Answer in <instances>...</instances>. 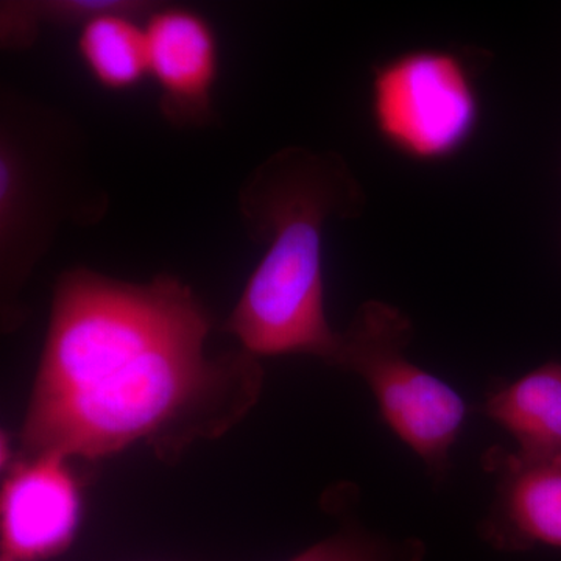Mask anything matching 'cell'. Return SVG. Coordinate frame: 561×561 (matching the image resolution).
I'll use <instances>...</instances> for the list:
<instances>
[{
    "label": "cell",
    "mask_w": 561,
    "mask_h": 561,
    "mask_svg": "<svg viewBox=\"0 0 561 561\" xmlns=\"http://www.w3.org/2000/svg\"><path fill=\"white\" fill-rule=\"evenodd\" d=\"M210 317L169 275L128 283L88 268L62 273L20 432L21 459L99 460L147 446L173 465L217 440L260 401V357L210 356Z\"/></svg>",
    "instance_id": "6da1fadb"
},
{
    "label": "cell",
    "mask_w": 561,
    "mask_h": 561,
    "mask_svg": "<svg viewBox=\"0 0 561 561\" xmlns=\"http://www.w3.org/2000/svg\"><path fill=\"white\" fill-rule=\"evenodd\" d=\"M289 561H397L393 546L365 531L342 530Z\"/></svg>",
    "instance_id": "30bf717a"
},
{
    "label": "cell",
    "mask_w": 561,
    "mask_h": 561,
    "mask_svg": "<svg viewBox=\"0 0 561 561\" xmlns=\"http://www.w3.org/2000/svg\"><path fill=\"white\" fill-rule=\"evenodd\" d=\"M411 320L382 301L357 309L331 367L354 373L370 387L383 421L440 479L449 467V449L467 416L459 393L405 356L412 341Z\"/></svg>",
    "instance_id": "3957f363"
},
{
    "label": "cell",
    "mask_w": 561,
    "mask_h": 561,
    "mask_svg": "<svg viewBox=\"0 0 561 561\" xmlns=\"http://www.w3.org/2000/svg\"><path fill=\"white\" fill-rule=\"evenodd\" d=\"M371 117L383 142L409 160L456 157L481 121L470 66L438 49L409 50L383 61L373 72Z\"/></svg>",
    "instance_id": "277c9868"
},
{
    "label": "cell",
    "mask_w": 561,
    "mask_h": 561,
    "mask_svg": "<svg viewBox=\"0 0 561 561\" xmlns=\"http://www.w3.org/2000/svg\"><path fill=\"white\" fill-rule=\"evenodd\" d=\"M68 461L58 454H44L11 465L0 493L2 557L50 560L72 545L81 496Z\"/></svg>",
    "instance_id": "5b68a950"
},
{
    "label": "cell",
    "mask_w": 561,
    "mask_h": 561,
    "mask_svg": "<svg viewBox=\"0 0 561 561\" xmlns=\"http://www.w3.org/2000/svg\"><path fill=\"white\" fill-rule=\"evenodd\" d=\"M146 33L149 77L160 88L169 119H206L219 73V47L208 21L190 9L164 7L147 18Z\"/></svg>",
    "instance_id": "52a82bcc"
},
{
    "label": "cell",
    "mask_w": 561,
    "mask_h": 561,
    "mask_svg": "<svg viewBox=\"0 0 561 561\" xmlns=\"http://www.w3.org/2000/svg\"><path fill=\"white\" fill-rule=\"evenodd\" d=\"M11 443L9 435L5 432H2V442H0V461H2V470L7 471L11 468Z\"/></svg>",
    "instance_id": "8fae6325"
},
{
    "label": "cell",
    "mask_w": 561,
    "mask_h": 561,
    "mask_svg": "<svg viewBox=\"0 0 561 561\" xmlns=\"http://www.w3.org/2000/svg\"><path fill=\"white\" fill-rule=\"evenodd\" d=\"M146 2L101 14L80 27L79 55L92 79L108 91H130L149 77Z\"/></svg>",
    "instance_id": "9c48e42d"
},
{
    "label": "cell",
    "mask_w": 561,
    "mask_h": 561,
    "mask_svg": "<svg viewBox=\"0 0 561 561\" xmlns=\"http://www.w3.org/2000/svg\"><path fill=\"white\" fill-rule=\"evenodd\" d=\"M0 561H11V560L7 559V557H2V559H0Z\"/></svg>",
    "instance_id": "7c38bea8"
},
{
    "label": "cell",
    "mask_w": 561,
    "mask_h": 561,
    "mask_svg": "<svg viewBox=\"0 0 561 561\" xmlns=\"http://www.w3.org/2000/svg\"><path fill=\"white\" fill-rule=\"evenodd\" d=\"M483 413L534 459L561 457V362H548L486 397Z\"/></svg>",
    "instance_id": "ba28073f"
},
{
    "label": "cell",
    "mask_w": 561,
    "mask_h": 561,
    "mask_svg": "<svg viewBox=\"0 0 561 561\" xmlns=\"http://www.w3.org/2000/svg\"><path fill=\"white\" fill-rule=\"evenodd\" d=\"M364 206V191L339 154L289 147L254 171L241 213L265 253L225 323L243 351L309 354L331 367L339 332L324 313V225L353 219Z\"/></svg>",
    "instance_id": "7a4b0ae2"
},
{
    "label": "cell",
    "mask_w": 561,
    "mask_h": 561,
    "mask_svg": "<svg viewBox=\"0 0 561 561\" xmlns=\"http://www.w3.org/2000/svg\"><path fill=\"white\" fill-rule=\"evenodd\" d=\"M483 467L496 478V500L481 524L483 540L507 552L561 549V457L534 459L493 448Z\"/></svg>",
    "instance_id": "8992f818"
}]
</instances>
